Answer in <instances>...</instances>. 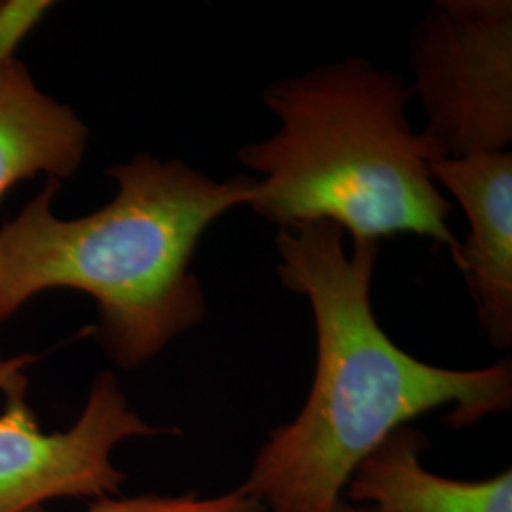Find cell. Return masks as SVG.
Segmentation results:
<instances>
[{"mask_svg": "<svg viewBox=\"0 0 512 512\" xmlns=\"http://www.w3.org/2000/svg\"><path fill=\"white\" fill-rule=\"evenodd\" d=\"M281 283L310 302L317 366L310 395L253 461L245 494L264 511L332 512L349 476L391 433L421 414L452 406L454 427L505 412L511 361L476 370L429 365L399 348L372 310L378 241L353 239L327 220L277 230Z\"/></svg>", "mask_w": 512, "mask_h": 512, "instance_id": "cell-1", "label": "cell"}, {"mask_svg": "<svg viewBox=\"0 0 512 512\" xmlns=\"http://www.w3.org/2000/svg\"><path fill=\"white\" fill-rule=\"evenodd\" d=\"M112 202L88 217L57 219L50 179L18 217L0 228V323L50 289L90 294L99 344L126 370L145 365L207 315L190 272L205 230L247 205L253 175L217 181L183 160L139 154L112 165Z\"/></svg>", "mask_w": 512, "mask_h": 512, "instance_id": "cell-2", "label": "cell"}, {"mask_svg": "<svg viewBox=\"0 0 512 512\" xmlns=\"http://www.w3.org/2000/svg\"><path fill=\"white\" fill-rule=\"evenodd\" d=\"M412 97L401 74L359 55L275 80L262 103L279 128L236 152L258 175L247 207L279 230L327 220L353 239L414 234L456 255L454 209L431 175L446 154L410 126Z\"/></svg>", "mask_w": 512, "mask_h": 512, "instance_id": "cell-3", "label": "cell"}, {"mask_svg": "<svg viewBox=\"0 0 512 512\" xmlns=\"http://www.w3.org/2000/svg\"><path fill=\"white\" fill-rule=\"evenodd\" d=\"M423 133L446 158L509 150L511 0H437L408 38Z\"/></svg>", "mask_w": 512, "mask_h": 512, "instance_id": "cell-4", "label": "cell"}, {"mask_svg": "<svg viewBox=\"0 0 512 512\" xmlns=\"http://www.w3.org/2000/svg\"><path fill=\"white\" fill-rule=\"evenodd\" d=\"M27 363L29 357L0 361V512L33 511L59 497L118 494L126 475L112 461L114 448L169 429L148 425L129 408L116 376L101 372L73 427L44 433L27 403Z\"/></svg>", "mask_w": 512, "mask_h": 512, "instance_id": "cell-5", "label": "cell"}, {"mask_svg": "<svg viewBox=\"0 0 512 512\" xmlns=\"http://www.w3.org/2000/svg\"><path fill=\"white\" fill-rule=\"evenodd\" d=\"M431 175L469 220L467 239L452 258L475 300L480 327L494 348H511L512 152L440 158Z\"/></svg>", "mask_w": 512, "mask_h": 512, "instance_id": "cell-6", "label": "cell"}, {"mask_svg": "<svg viewBox=\"0 0 512 512\" xmlns=\"http://www.w3.org/2000/svg\"><path fill=\"white\" fill-rule=\"evenodd\" d=\"M427 439L410 425L397 429L349 476L344 494L382 512H512L511 469L463 482L421 467Z\"/></svg>", "mask_w": 512, "mask_h": 512, "instance_id": "cell-7", "label": "cell"}, {"mask_svg": "<svg viewBox=\"0 0 512 512\" xmlns=\"http://www.w3.org/2000/svg\"><path fill=\"white\" fill-rule=\"evenodd\" d=\"M88 135L78 114L40 92L16 57L0 63V198L37 173L73 177Z\"/></svg>", "mask_w": 512, "mask_h": 512, "instance_id": "cell-8", "label": "cell"}, {"mask_svg": "<svg viewBox=\"0 0 512 512\" xmlns=\"http://www.w3.org/2000/svg\"><path fill=\"white\" fill-rule=\"evenodd\" d=\"M29 512H46L42 507ZM86 512H264L255 497L241 488L219 497L200 499L196 495H135V497H99Z\"/></svg>", "mask_w": 512, "mask_h": 512, "instance_id": "cell-9", "label": "cell"}, {"mask_svg": "<svg viewBox=\"0 0 512 512\" xmlns=\"http://www.w3.org/2000/svg\"><path fill=\"white\" fill-rule=\"evenodd\" d=\"M54 6L44 0H10L0 2V63L14 59L19 42Z\"/></svg>", "mask_w": 512, "mask_h": 512, "instance_id": "cell-10", "label": "cell"}, {"mask_svg": "<svg viewBox=\"0 0 512 512\" xmlns=\"http://www.w3.org/2000/svg\"><path fill=\"white\" fill-rule=\"evenodd\" d=\"M332 512H382L378 511V509H374V507H353L351 503H348V501H340L334 509H332Z\"/></svg>", "mask_w": 512, "mask_h": 512, "instance_id": "cell-11", "label": "cell"}]
</instances>
